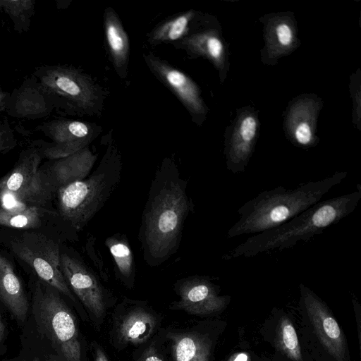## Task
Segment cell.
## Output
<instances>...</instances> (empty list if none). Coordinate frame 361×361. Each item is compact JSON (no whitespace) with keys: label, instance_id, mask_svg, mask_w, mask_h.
<instances>
[{"label":"cell","instance_id":"6da1fadb","mask_svg":"<svg viewBox=\"0 0 361 361\" xmlns=\"http://www.w3.org/2000/svg\"><path fill=\"white\" fill-rule=\"evenodd\" d=\"M186 189L177 166L164 161L152 181L139 232L143 257L151 267L164 263L179 247L185 221L193 208Z\"/></svg>","mask_w":361,"mask_h":361},{"label":"cell","instance_id":"7a4b0ae2","mask_svg":"<svg viewBox=\"0 0 361 361\" xmlns=\"http://www.w3.org/2000/svg\"><path fill=\"white\" fill-rule=\"evenodd\" d=\"M346 176V172H336L295 188L278 186L259 192L238 209L239 219L230 227L226 237L255 235L283 224L321 201Z\"/></svg>","mask_w":361,"mask_h":361},{"label":"cell","instance_id":"3957f363","mask_svg":"<svg viewBox=\"0 0 361 361\" xmlns=\"http://www.w3.org/2000/svg\"><path fill=\"white\" fill-rule=\"evenodd\" d=\"M357 188L350 193L321 200L283 224L247 238L224 259L253 257L274 250L289 248L321 234L355 211L361 199V185L357 184Z\"/></svg>","mask_w":361,"mask_h":361},{"label":"cell","instance_id":"277c9868","mask_svg":"<svg viewBox=\"0 0 361 361\" xmlns=\"http://www.w3.org/2000/svg\"><path fill=\"white\" fill-rule=\"evenodd\" d=\"M121 171V157L116 147L109 146L87 178L58 190L54 200L61 219L77 233L82 231L116 190Z\"/></svg>","mask_w":361,"mask_h":361},{"label":"cell","instance_id":"5b68a950","mask_svg":"<svg viewBox=\"0 0 361 361\" xmlns=\"http://www.w3.org/2000/svg\"><path fill=\"white\" fill-rule=\"evenodd\" d=\"M0 242L38 279L56 288L78 310L80 302L68 287L60 267L62 243L49 234L0 227Z\"/></svg>","mask_w":361,"mask_h":361},{"label":"cell","instance_id":"8992f818","mask_svg":"<svg viewBox=\"0 0 361 361\" xmlns=\"http://www.w3.org/2000/svg\"><path fill=\"white\" fill-rule=\"evenodd\" d=\"M32 313L60 361H82L77 321L56 288L35 278L31 283Z\"/></svg>","mask_w":361,"mask_h":361},{"label":"cell","instance_id":"52a82bcc","mask_svg":"<svg viewBox=\"0 0 361 361\" xmlns=\"http://www.w3.org/2000/svg\"><path fill=\"white\" fill-rule=\"evenodd\" d=\"M52 98L56 109L71 115L98 114L104 91L90 75L68 65H42L32 73Z\"/></svg>","mask_w":361,"mask_h":361},{"label":"cell","instance_id":"ba28073f","mask_svg":"<svg viewBox=\"0 0 361 361\" xmlns=\"http://www.w3.org/2000/svg\"><path fill=\"white\" fill-rule=\"evenodd\" d=\"M60 267L73 293L93 322L100 325L106 316L110 294L100 281L98 274L77 252L65 246H61V249Z\"/></svg>","mask_w":361,"mask_h":361},{"label":"cell","instance_id":"9c48e42d","mask_svg":"<svg viewBox=\"0 0 361 361\" xmlns=\"http://www.w3.org/2000/svg\"><path fill=\"white\" fill-rule=\"evenodd\" d=\"M35 129L51 142L38 140L30 145L37 147L43 159L48 160L63 158L88 147L101 131L96 123L63 118L43 122Z\"/></svg>","mask_w":361,"mask_h":361},{"label":"cell","instance_id":"30bf717a","mask_svg":"<svg viewBox=\"0 0 361 361\" xmlns=\"http://www.w3.org/2000/svg\"><path fill=\"white\" fill-rule=\"evenodd\" d=\"M43 157L32 145L23 149L13 169L0 178V206H49L42 197L37 176Z\"/></svg>","mask_w":361,"mask_h":361},{"label":"cell","instance_id":"8fae6325","mask_svg":"<svg viewBox=\"0 0 361 361\" xmlns=\"http://www.w3.org/2000/svg\"><path fill=\"white\" fill-rule=\"evenodd\" d=\"M97 159V154L87 147L69 156L48 160L40 165L37 182L43 199L51 204L60 188L90 174Z\"/></svg>","mask_w":361,"mask_h":361},{"label":"cell","instance_id":"7c38bea8","mask_svg":"<svg viewBox=\"0 0 361 361\" xmlns=\"http://www.w3.org/2000/svg\"><path fill=\"white\" fill-rule=\"evenodd\" d=\"M0 227L43 232L63 241L75 240L78 233L60 216L56 209L41 205L0 206Z\"/></svg>","mask_w":361,"mask_h":361},{"label":"cell","instance_id":"4fadbf2b","mask_svg":"<svg viewBox=\"0 0 361 361\" xmlns=\"http://www.w3.org/2000/svg\"><path fill=\"white\" fill-rule=\"evenodd\" d=\"M123 310L114 315L113 337L121 347L145 343L154 333L158 317L144 302L126 299Z\"/></svg>","mask_w":361,"mask_h":361},{"label":"cell","instance_id":"5bb4252c","mask_svg":"<svg viewBox=\"0 0 361 361\" xmlns=\"http://www.w3.org/2000/svg\"><path fill=\"white\" fill-rule=\"evenodd\" d=\"M179 300L170 308L194 315H207L221 310L227 297L218 295L216 286L206 276H192L179 279L174 286Z\"/></svg>","mask_w":361,"mask_h":361},{"label":"cell","instance_id":"9a60e30c","mask_svg":"<svg viewBox=\"0 0 361 361\" xmlns=\"http://www.w3.org/2000/svg\"><path fill=\"white\" fill-rule=\"evenodd\" d=\"M143 58L153 75L177 97L192 116L203 112L198 87L189 76L150 51L144 53Z\"/></svg>","mask_w":361,"mask_h":361},{"label":"cell","instance_id":"2e32d148","mask_svg":"<svg viewBox=\"0 0 361 361\" xmlns=\"http://www.w3.org/2000/svg\"><path fill=\"white\" fill-rule=\"evenodd\" d=\"M54 109L52 98L31 74L10 93L6 113L16 118L36 120L50 116Z\"/></svg>","mask_w":361,"mask_h":361},{"label":"cell","instance_id":"e0dca14e","mask_svg":"<svg viewBox=\"0 0 361 361\" xmlns=\"http://www.w3.org/2000/svg\"><path fill=\"white\" fill-rule=\"evenodd\" d=\"M302 302L322 344L336 361H345V338L337 322L309 288L300 286Z\"/></svg>","mask_w":361,"mask_h":361},{"label":"cell","instance_id":"ac0fdd59","mask_svg":"<svg viewBox=\"0 0 361 361\" xmlns=\"http://www.w3.org/2000/svg\"><path fill=\"white\" fill-rule=\"evenodd\" d=\"M104 30L114 67L120 78H125L129 62V39L118 16L111 7L104 11Z\"/></svg>","mask_w":361,"mask_h":361},{"label":"cell","instance_id":"d6986e66","mask_svg":"<svg viewBox=\"0 0 361 361\" xmlns=\"http://www.w3.org/2000/svg\"><path fill=\"white\" fill-rule=\"evenodd\" d=\"M0 298L19 322H24L29 302L23 283L11 262L0 254Z\"/></svg>","mask_w":361,"mask_h":361},{"label":"cell","instance_id":"ffe728a7","mask_svg":"<svg viewBox=\"0 0 361 361\" xmlns=\"http://www.w3.org/2000/svg\"><path fill=\"white\" fill-rule=\"evenodd\" d=\"M166 337L171 342L174 361H209L211 344L205 336L193 331H170Z\"/></svg>","mask_w":361,"mask_h":361},{"label":"cell","instance_id":"44dd1931","mask_svg":"<svg viewBox=\"0 0 361 361\" xmlns=\"http://www.w3.org/2000/svg\"><path fill=\"white\" fill-rule=\"evenodd\" d=\"M105 245L113 258L116 276L126 287L131 288L135 277V264L126 235L115 233L106 239Z\"/></svg>","mask_w":361,"mask_h":361},{"label":"cell","instance_id":"7402d4cb","mask_svg":"<svg viewBox=\"0 0 361 361\" xmlns=\"http://www.w3.org/2000/svg\"><path fill=\"white\" fill-rule=\"evenodd\" d=\"M195 12L190 10L179 13L159 23L147 35V41L152 46L161 43H174L190 33Z\"/></svg>","mask_w":361,"mask_h":361},{"label":"cell","instance_id":"603a6c76","mask_svg":"<svg viewBox=\"0 0 361 361\" xmlns=\"http://www.w3.org/2000/svg\"><path fill=\"white\" fill-rule=\"evenodd\" d=\"M35 6V0H0V10L12 20L13 30L18 34L30 30Z\"/></svg>","mask_w":361,"mask_h":361},{"label":"cell","instance_id":"cb8c5ba5","mask_svg":"<svg viewBox=\"0 0 361 361\" xmlns=\"http://www.w3.org/2000/svg\"><path fill=\"white\" fill-rule=\"evenodd\" d=\"M279 338L282 349L286 354L295 361L301 360L298 338L294 326L288 319L281 322Z\"/></svg>","mask_w":361,"mask_h":361},{"label":"cell","instance_id":"d4e9b609","mask_svg":"<svg viewBox=\"0 0 361 361\" xmlns=\"http://www.w3.org/2000/svg\"><path fill=\"white\" fill-rule=\"evenodd\" d=\"M18 144L13 130L7 119L0 120V154H6Z\"/></svg>","mask_w":361,"mask_h":361},{"label":"cell","instance_id":"484cf974","mask_svg":"<svg viewBox=\"0 0 361 361\" xmlns=\"http://www.w3.org/2000/svg\"><path fill=\"white\" fill-rule=\"evenodd\" d=\"M256 131V122L252 117L245 118L241 125L240 133L245 142H250L255 137Z\"/></svg>","mask_w":361,"mask_h":361},{"label":"cell","instance_id":"4316f807","mask_svg":"<svg viewBox=\"0 0 361 361\" xmlns=\"http://www.w3.org/2000/svg\"><path fill=\"white\" fill-rule=\"evenodd\" d=\"M295 136L300 144L303 145L309 144L312 138V133L308 124L300 123L295 130Z\"/></svg>","mask_w":361,"mask_h":361},{"label":"cell","instance_id":"83f0119b","mask_svg":"<svg viewBox=\"0 0 361 361\" xmlns=\"http://www.w3.org/2000/svg\"><path fill=\"white\" fill-rule=\"evenodd\" d=\"M276 33L279 41L283 45H288L293 38L292 31L290 27L286 23H281L276 28Z\"/></svg>","mask_w":361,"mask_h":361},{"label":"cell","instance_id":"f1b7e54d","mask_svg":"<svg viewBox=\"0 0 361 361\" xmlns=\"http://www.w3.org/2000/svg\"><path fill=\"white\" fill-rule=\"evenodd\" d=\"M137 361H165L161 355L153 346L145 348L138 357Z\"/></svg>","mask_w":361,"mask_h":361},{"label":"cell","instance_id":"f546056e","mask_svg":"<svg viewBox=\"0 0 361 361\" xmlns=\"http://www.w3.org/2000/svg\"><path fill=\"white\" fill-rule=\"evenodd\" d=\"M89 240L90 243H87V250L88 251L90 258L94 262L95 266L97 269H99L102 278L105 279L107 277V274L105 271V268H104V264L100 258L97 257L94 252L95 250L94 249V246H92L94 242V237H92V238H90Z\"/></svg>","mask_w":361,"mask_h":361},{"label":"cell","instance_id":"4dcf8cb0","mask_svg":"<svg viewBox=\"0 0 361 361\" xmlns=\"http://www.w3.org/2000/svg\"><path fill=\"white\" fill-rule=\"evenodd\" d=\"M10 93L0 87V113L6 112Z\"/></svg>","mask_w":361,"mask_h":361},{"label":"cell","instance_id":"1f68e13d","mask_svg":"<svg viewBox=\"0 0 361 361\" xmlns=\"http://www.w3.org/2000/svg\"><path fill=\"white\" fill-rule=\"evenodd\" d=\"M94 361H109L104 350L98 345L94 349Z\"/></svg>","mask_w":361,"mask_h":361},{"label":"cell","instance_id":"d6a6232c","mask_svg":"<svg viewBox=\"0 0 361 361\" xmlns=\"http://www.w3.org/2000/svg\"><path fill=\"white\" fill-rule=\"evenodd\" d=\"M233 361H247V355L245 353H240L234 358Z\"/></svg>","mask_w":361,"mask_h":361},{"label":"cell","instance_id":"836d02e7","mask_svg":"<svg viewBox=\"0 0 361 361\" xmlns=\"http://www.w3.org/2000/svg\"><path fill=\"white\" fill-rule=\"evenodd\" d=\"M3 330H4V324L2 322L1 317L0 315V336H1V333L3 332Z\"/></svg>","mask_w":361,"mask_h":361},{"label":"cell","instance_id":"e575fe53","mask_svg":"<svg viewBox=\"0 0 361 361\" xmlns=\"http://www.w3.org/2000/svg\"><path fill=\"white\" fill-rule=\"evenodd\" d=\"M32 361H40L38 358L35 357Z\"/></svg>","mask_w":361,"mask_h":361},{"label":"cell","instance_id":"d590c367","mask_svg":"<svg viewBox=\"0 0 361 361\" xmlns=\"http://www.w3.org/2000/svg\"><path fill=\"white\" fill-rule=\"evenodd\" d=\"M0 47H1V38H0Z\"/></svg>","mask_w":361,"mask_h":361}]
</instances>
